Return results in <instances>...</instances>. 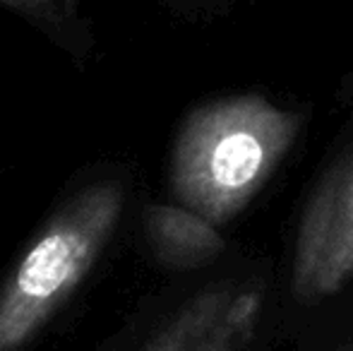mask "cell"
I'll list each match as a JSON object with an SVG mask.
<instances>
[{
    "label": "cell",
    "instance_id": "6",
    "mask_svg": "<svg viewBox=\"0 0 353 351\" xmlns=\"http://www.w3.org/2000/svg\"><path fill=\"white\" fill-rule=\"evenodd\" d=\"M77 3L79 0H0V5L46 29H65L74 19Z\"/></svg>",
    "mask_w": 353,
    "mask_h": 351
},
{
    "label": "cell",
    "instance_id": "1",
    "mask_svg": "<svg viewBox=\"0 0 353 351\" xmlns=\"http://www.w3.org/2000/svg\"><path fill=\"white\" fill-rule=\"evenodd\" d=\"M301 118L260 94L197 106L183 121L171 154L176 205L223 226L262 190L296 142Z\"/></svg>",
    "mask_w": 353,
    "mask_h": 351
},
{
    "label": "cell",
    "instance_id": "2",
    "mask_svg": "<svg viewBox=\"0 0 353 351\" xmlns=\"http://www.w3.org/2000/svg\"><path fill=\"white\" fill-rule=\"evenodd\" d=\"M116 181L82 188L46 221L0 289V351L24 349L92 272L121 224Z\"/></svg>",
    "mask_w": 353,
    "mask_h": 351
},
{
    "label": "cell",
    "instance_id": "7",
    "mask_svg": "<svg viewBox=\"0 0 353 351\" xmlns=\"http://www.w3.org/2000/svg\"><path fill=\"white\" fill-rule=\"evenodd\" d=\"M252 323H255V320H243V323L233 325V328L228 330L226 334H223L221 342H219L216 347H214V351H236L238 344L243 342V337H248V334H250Z\"/></svg>",
    "mask_w": 353,
    "mask_h": 351
},
{
    "label": "cell",
    "instance_id": "3",
    "mask_svg": "<svg viewBox=\"0 0 353 351\" xmlns=\"http://www.w3.org/2000/svg\"><path fill=\"white\" fill-rule=\"evenodd\" d=\"M353 279V152L315 188L296 231L291 291L320 303Z\"/></svg>",
    "mask_w": 353,
    "mask_h": 351
},
{
    "label": "cell",
    "instance_id": "5",
    "mask_svg": "<svg viewBox=\"0 0 353 351\" xmlns=\"http://www.w3.org/2000/svg\"><path fill=\"white\" fill-rule=\"evenodd\" d=\"M144 234L154 255L176 270L202 267L223 250L219 226L183 205H152L144 212Z\"/></svg>",
    "mask_w": 353,
    "mask_h": 351
},
{
    "label": "cell",
    "instance_id": "4",
    "mask_svg": "<svg viewBox=\"0 0 353 351\" xmlns=\"http://www.w3.org/2000/svg\"><path fill=\"white\" fill-rule=\"evenodd\" d=\"M257 294H233L228 286H212L195 294L142 351H214L223 334L243 320H255Z\"/></svg>",
    "mask_w": 353,
    "mask_h": 351
}]
</instances>
